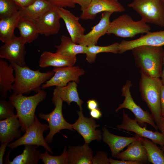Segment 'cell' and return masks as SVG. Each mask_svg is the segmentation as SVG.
<instances>
[{
    "instance_id": "18",
    "label": "cell",
    "mask_w": 164,
    "mask_h": 164,
    "mask_svg": "<svg viewBox=\"0 0 164 164\" xmlns=\"http://www.w3.org/2000/svg\"><path fill=\"white\" fill-rule=\"evenodd\" d=\"M21 125L17 115L15 114L0 121V142L1 143L10 142L21 136Z\"/></svg>"
},
{
    "instance_id": "11",
    "label": "cell",
    "mask_w": 164,
    "mask_h": 164,
    "mask_svg": "<svg viewBox=\"0 0 164 164\" xmlns=\"http://www.w3.org/2000/svg\"><path fill=\"white\" fill-rule=\"evenodd\" d=\"M25 44L19 36H15L5 43L0 48V58L8 60L10 63L19 66H26Z\"/></svg>"
},
{
    "instance_id": "14",
    "label": "cell",
    "mask_w": 164,
    "mask_h": 164,
    "mask_svg": "<svg viewBox=\"0 0 164 164\" xmlns=\"http://www.w3.org/2000/svg\"><path fill=\"white\" fill-rule=\"evenodd\" d=\"M125 10L124 6L118 0H91L88 6L81 10L79 17L84 20H92L101 12H122Z\"/></svg>"
},
{
    "instance_id": "22",
    "label": "cell",
    "mask_w": 164,
    "mask_h": 164,
    "mask_svg": "<svg viewBox=\"0 0 164 164\" xmlns=\"http://www.w3.org/2000/svg\"><path fill=\"white\" fill-rule=\"evenodd\" d=\"M39 146L34 145H25L22 152L16 156L12 161L9 159L11 150L4 157L3 163L8 164H37L40 159L41 151Z\"/></svg>"
},
{
    "instance_id": "17",
    "label": "cell",
    "mask_w": 164,
    "mask_h": 164,
    "mask_svg": "<svg viewBox=\"0 0 164 164\" xmlns=\"http://www.w3.org/2000/svg\"><path fill=\"white\" fill-rule=\"evenodd\" d=\"M110 12H103L101 19L87 33L79 39L77 43L86 46L96 45L99 38L107 34L110 23V17L113 13Z\"/></svg>"
},
{
    "instance_id": "4",
    "label": "cell",
    "mask_w": 164,
    "mask_h": 164,
    "mask_svg": "<svg viewBox=\"0 0 164 164\" xmlns=\"http://www.w3.org/2000/svg\"><path fill=\"white\" fill-rule=\"evenodd\" d=\"M46 92L41 89L32 96H27L23 94H12L9 96V100L16 110L22 132H25L33 124L36 108L46 99Z\"/></svg>"
},
{
    "instance_id": "28",
    "label": "cell",
    "mask_w": 164,
    "mask_h": 164,
    "mask_svg": "<svg viewBox=\"0 0 164 164\" xmlns=\"http://www.w3.org/2000/svg\"><path fill=\"white\" fill-rule=\"evenodd\" d=\"M19 11L9 17L0 19V40L3 43L14 38V31L21 17Z\"/></svg>"
},
{
    "instance_id": "10",
    "label": "cell",
    "mask_w": 164,
    "mask_h": 164,
    "mask_svg": "<svg viewBox=\"0 0 164 164\" xmlns=\"http://www.w3.org/2000/svg\"><path fill=\"white\" fill-rule=\"evenodd\" d=\"M53 75L41 86L42 89L52 86L63 87L70 82L74 81L78 83L79 77L83 75L84 70L77 66L54 67Z\"/></svg>"
},
{
    "instance_id": "2",
    "label": "cell",
    "mask_w": 164,
    "mask_h": 164,
    "mask_svg": "<svg viewBox=\"0 0 164 164\" xmlns=\"http://www.w3.org/2000/svg\"><path fill=\"white\" fill-rule=\"evenodd\" d=\"M131 50L137 68L150 77H161L164 55L162 46H141Z\"/></svg>"
},
{
    "instance_id": "41",
    "label": "cell",
    "mask_w": 164,
    "mask_h": 164,
    "mask_svg": "<svg viewBox=\"0 0 164 164\" xmlns=\"http://www.w3.org/2000/svg\"><path fill=\"white\" fill-rule=\"evenodd\" d=\"M90 114L91 117L97 119H99L102 115V113L98 108L90 110Z\"/></svg>"
},
{
    "instance_id": "19",
    "label": "cell",
    "mask_w": 164,
    "mask_h": 164,
    "mask_svg": "<svg viewBox=\"0 0 164 164\" xmlns=\"http://www.w3.org/2000/svg\"><path fill=\"white\" fill-rule=\"evenodd\" d=\"M76 61V56H69L56 52L53 53L45 51L41 54L38 63L42 68L50 66L59 67L73 66Z\"/></svg>"
},
{
    "instance_id": "29",
    "label": "cell",
    "mask_w": 164,
    "mask_h": 164,
    "mask_svg": "<svg viewBox=\"0 0 164 164\" xmlns=\"http://www.w3.org/2000/svg\"><path fill=\"white\" fill-rule=\"evenodd\" d=\"M53 6L45 0H35L29 5L20 8L19 11L21 16L35 21Z\"/></svg>"
},
{
    "instance_id": "40",
    "label": "cell",
    "mask_w": 164,
    "mask_h": 164,
    "mask_svg": "<svg viewBox=\"0 0 164 164\" xmlns=\"http://www.w3.org/2000/svg\"><path fill=\"white\" fill-rule=\"evenodd\" d=\"M75 4H77L81 7V11L87 8L91 0H72Z\"/></svg>"
},
{
    "instance_id": "35",
    "label": "cell",
    "mask_w": 164,
    "mask_h": 164,
    "mask_svg": "<svg viewBox=\"0 0 164 164\" xmlns=\"http://www.w3.org/2000/svg\"><path fill=\"white\" fill-rule=\"evenodd\" d=\"M15 107L9 100L1 97L0 99V120H4L15 114Z\"/></svg>"
},
{
    "instance_id": "9",
    "label": "cell",
    "mask_w": 164,
    "mask_h": 164,
    "mask_svg": "<svg viewBox=\"0 0 164 164\" xmlns=\"http://www.w3.org/2000/svg\"><path fill=\"white\" fill-rule=\"evenodd\" d=\"M132 84L130 80H128L121 89V95L125 97L124 100L119 104L115 109V112H117L123 108H126L132 112L135 116V120L138 123L143 126L145 123L150 125L155 130L158 128L155 124L151 114L147 110H144L134 101L130 91L131 87Z\"/></svg>"
},
{
    "instance_id": "15",
    "label": "cell",
    "mask_w": 164,
    "mask_h": 164,
    "mask_svg": "<svg viewBox=\"0 0 164 164\" xmlns=\"http://www.w3.org/2000/svg\"><path fill=\"white\" fill-rule=\"evenodd\" d=\"M164 45V30L149 32L139 38L130 41L123 40L119 43L118 53L122 54L125 52L141 46H162Z\"/></svg>"
},
{
    "instance_id": "23",
    "label": "cell",
    "mask_w": 164,
    "mask_h": 164,
    "mask_svg": "<svg viewBox=\"0 0 164 164\" xmlns=\"http://www.w3.org/2000/svg\"><path fill=\"white\" fill-rule=\"evenodd\" d=\"M116 158L120 160L137 161L141 164H145L148 161L146 151L139 136L138 139L128 145L126 149L119 153Z\"/></svg>"
},
{
    "instance_id": "16",
    "label": "cell",
    "mask_w": 164,
    "mask_h": 164,
    "mask_svg": "<svg viewBox=\"0 0 164 164\" xmlns=\"http://www.w3.org/2000/svg\"><path fill=\"white\" fill-rule=\"evenodd\" d=\"M58 7L53 6L34 22L39 34L46 36L57 34L60 28Z\"/></svg>"
},
{
    "instance_id": "25",
    "label": "cell",
    "mask_w": 164,
    "mask_h": 164,
    "mask_svg": "<svg viewBox=\"0 0 164 164\" xmlns=\"http://www.w3.org/2000/svg\"><path fill=\"white\" fill-rule=\"evenodd\" d=\"M14 70L12 64L9 65L3 59H0V94L1 97L5 99L8 92L13 89L15 80Z\"/></svg>"
},
{
    "instance_id": "6",
    "label": "cell",
    "mask_w": 164,
    "mask_h": 164,
    "mask_svg": "<svg viewBox=\"0 0 164 164\" xmlns=\"http://www.w3.org/2000/svg\"><path fill=\"white\" fill-rule=\"evenodd\" d=\"M146 23L164 26V2L162 0H133L127 5Z\"/></svg>"
},
{
    "instance_id": "13",
    "label": "cell",
    "mask_w": 164,
    "mask_h": 164,
    "mask_svg": "<svg viewBox=\"0 0 164 164\" xmlns=\"http://www.w3.org/2000/svg\"><path fill=\"white\" fill-rule=\"evenodd\" d=\"M122 123L117 127L120 129L134 132L138 136L147 138L161 146L164 145V134L159 131H152L147 129L146 126H140L135 119L131 118L123 110Z\"/></svg>"
},
{
    "instance_id": "39",
    "label": "cell",
    "mask_w": 164,
    "mask_h": 164,
    "mask_svg": "<svg viewBox=\"0 0 164 164\" xmlns=\"http://www.w3.org/2000/svg\"><path fill=\"white\" fill-rule=\"evenodd\" d=\"M20 8L27 6L32 3L35 0H12Z\"/></svg>"
},
{
    "instance_id": "44",
    "label": "cell",
    "mask_w": 164,
    "mask_h": 164,
    "mask_svg": "<svg viewBox=\"0 0 164 164\" xmlns=\"http://www.w3.org/2000/svg\"><path fill=\"white\" fill-rule=\"evenodd\" d=\"M161 105L162 117L164 116V85H162L160 91Z\"/></svg>"
},
{
    "instance_id": "33",
    "label": "cell",
    "mask_w": 164,
    "mask_h": 164,
    "mask_svg": "<svg viewBox=\"0 0 164 164\" xmlns=\"http://www.w3.org/2000/svg\"><path fill=\"white\" fill-rule=\"evenodd\" d=\"M41 159L44 164H68V159L67 146H64L62 153L60 155L53 156L50 155L48 151H46L41 153Z\"/></svg>"
},
{
    "instance_id": "34",
    "label": "cell",
    "mask_w": 164,
    "mask_h": 164,
    "mask_svg": "<svg viewBox=\"0 0 164 164\" xmlns=\"http://www.w3.org/2000/svg\"><path fill=\"white\" fill-rule=\"evenodd\" d=\"M20 8L12 0H0V19L10 16Z\"/></svg>"
},
{
    "instance_id": "5",
    "label": "cell",
    "mask_w": 164,
    "mask_h": 164,
    "mask_svg": "<svg viewBox=\"0 0 164 164\" xmlns=\"http://www.w3.org/2000/svg\"><path fill=\"white\" fill-rule=\"evenodd\" d=\"M151 29L150 26L142 20L134 21L130 15L124 14L110 22L107 34L123 38H132L139 34L146 33Z\"/></svg>"
},
{
    "instance_id": "27",
    "label": "cell",
    "mask_w": 164,
    "mask_h": 164,
    "mask_svg": "<svg viewBox=\"0 0 164 164\" xmlns=\"http://www.w3.org/2000/svg\"><path fill=\"white\" fill-rule=\"evenodd\" d=\"M17 28L19 32L20 38L25 44L32 43L39 34L35 22L26 18L21 17Z\"/></svg>"
},
{
    "instance_id": "45",
    "label": "cell",
    "mask_w": 164,
    "mask_h": 164,
    "mask_svg": "<svg viewBox=\"0 0 164 164\" xmlns=\"http://www.w3.org/2000/svg\"><path fill=\"white\" fill-rule=\"evenodd\" d=\"M160 131L161 133L164 134V116L161 119Z\"/></svg>"
},
{
    "instance_id": "46",
    "label": "cell",
    "mask_w": 164,
    "mask_h": 164,
    "mask_svg": "<svg viewBox=\"0 0 164 164\" xmlns=\"http://www.w3.org/2000/svg\"><path fill=\"white\" fill-rule=\"evenodd\" d=\"M163 70H162V74L161 77L162 78L161 80L162 83V85H164V55L163 57Z\"/></svg>"
},
{
    "instance_id": "42",
    "label": "cell",
    "mask_w": 164,
    "mask_h": 164,
    "mask_svg": "<svg viewBox=\"0 0 164 164\" xmlns=\"http://www.w3.org/2000/svg\"><path fill=\"white\" fill-rule=\"evenodd\" d=\"M88 109L91 110L98 108V104L95 99H91L88 100L87 102Z\"/></svg>"
},
{
    "instance_id": "8",
    "label": "cell",
    "mask_w": 164,
    "mask_h": 164,
    "mask_svg": "<svg viewBox=\"0 0 164 164\" xmlns=\"http://www.w3.org/2000/svg\"><path fill=\"white\" fill-rule=\"evenodd\" d=\"M49 129L48 125L41 123L35 115L34 123L26 130L24 135L15 141L9 143L7 147L13 149L22 145H36L43 147L52 154L53 151L43 136L44 132Z\"/></svg>"
},
{
    "instance_id": "12",
    "label": "cell",
    "mask_w": 164,
    "mask_h": 164,
    "mask_svg": "<svg viewBox=\"0 0 164 164\" xmlns=\"http://www.w3.org/2000/svg\"><path fill=\"white\" fill-rule=\"evenodd\" d=\"M77 114L78 118L72 124L73 129L83 137L85 143L89 144L95 140L100 142L102 138V132L100 130L96 129L100 125L97 124L94 118L91 117L89 118L85 117L82 110L78 111Z\"/></svg>"
},
{
    "instance_id": "24",
    "label": "cell",
    "mask_w": 164,
    "mask_h": 164,
    "mask_svg": "<svg viewBox=\"0 0 164 164\" xmlns=\"http://www.w3.org/2000/svg\"><path fill=\"white\" fill-rule=\"evenodd\" d=\"M89 144L81 145H69L67 150L68 164H92L93 151Z\"/></svg>"
},
{
    "instance_id": "37",
    "label": "cell",
    "mask_w": 164,
    "mask_h": 164,
    "mask_svg": "<svg viewBox=\"0 0 164 164\" xmlns=\"http://www.w3.org/2000/svg\"><path fill=\"white\" fill-rule=\"evenodd\" d=\"M93 164H109V159L108 158L106 153L104 152H99L97 154L93 156Z\"/></svg>"
},
{
    "instance_id": "1",
    "label": "cell",
    "mask_w": 164,
    "mask_h": 164,
    "mask_svg": "<svg viewBox=\"0 0 164 164\" xmlns=\"http://www.w3.org/2000/svg\"><path fill=\"white\" fill-rule=\"evenodd\" d=\"M12 64L15 73L12 91L13 94H28L31 91L37 93L41 89L43 84L54 74L53 70L42 72L39 70H32L26 66L22 67L15 64Z\"/></svg>"
},
{
    "instance_id": "38",
    "label": "cell",
    "mask_w": 164,
    "mask_h": 164,
    "mask_svg": "<svg viewBox=\"0 0 164 164\" xmlns=\"http://www.w3.org/2000/svg\"><path fill=\"white\" fill-rule=\"evenodd\" d=\"M110 164H140V163L137 161L121 160H118L113 159L111 158L109 159Z\"/></svg>"
},
{
    "instance_id": "20",
    "label": "cell",
    "mask_w": 164,
    "mask_h": 164,
    "mask_svg": "<svg viewBox=\"0 0 164 164\" xmlns=\"http://www.w3.org/2000/svg\"><path fill=\"white\" fill-rule=\"evenodd\" d=\"M102 139L110 148L111 156L116 158L117 155L126 146L138 139L139 136L126 137L118 136L109 132L105 127L102 128Z\"/></svg>"
},
{
    "instance_id": "36",
    "label": "cell",
    "mask_w": 164,
    "mask_h": 164,
    "mask_svg": "<svg viewBox=\"0 0 164 164\" xmlns=\"http://www.w3.org/2000/svg\"><path fill=\"white\" fill-rule=\"evenodd\" d=\"M53 6L58 7L74 8L75 4L72 0H45Z\"/></svg>"
},
{
    "instance_id": "26",
    "label": "cell",
    "mask_w": 164,
    "mask_h": 164,
    "mask_svg": "<svg viewBox=\"0 0 164 164\" xmlns=\"http://www.w3.org/2000/svg\"><path fill=\"white\" fill-rule=\"evenodd\" d=\"M77 83L74 81L69 82L63 87H56L53 93V95L58 97L69 105L72 102H75L82 110L83 101L79 97L77 90Z\"/></svg>"
},
{
    "instance_id": "7",
    "label": "cell",
    "mask_w": 164,
    "mask_h": 164,
    "mask_svg": "<svg viewBox=\"0 0 164 164\" xmlns=\"http://www.w3.org/2000/svg\"><path fill=\"white\" fill-rule=\"evenodd\" d=\"M52 101L55 108L51 112L47 114L42 113L39 114L40 118L45 120L48 123L50 131L45 138L49 143L52 142L54 135L60 132V130L66 129L73 131V129L72 124L68 122L63 117L62 113L63 100L53 95Z\"/></svg>"
},
{
    "instance_id": "32",
    "label": "cell",
    "mask_w": 164,
    "mask_h": 164,
    "mask_svg": "<svg viewBox=\"0 0 164 164\" xmlns=\"http://www.w3.org/2000/svg\"><path fill=\"white\" fill-rule=\"evenodd\" d=\"M119 44V43L116 42L105 46L97 45L87 46L85 53L86 60L88 62L91 63L95 62L97 55L99 53L104 52L118 53Z\"/></svg>"
},
{
    "instance_id": "31",
    "label": "cell",
    "mask_w": 164,
    "mask_h": 164,
    "mask_svg": "<svg viewBox=\"0 0 164 164\" xmlns=\"http://www.w3.org/2000/svg\"><path fill=\"white\" fill-rule=\"evenodd\" d=\"M139 138L146 151L148 161L153 164H164V153L161 148L147 138Z\"/></svg>"
},
{
    "instance_id": "47",
    "label": "cell",
    "mask_w": 164,
    "mask_h": 164,
    "mask_svg": "<svg viewBox=\"0 0 164 164\" xmlns=\"http://www.w3.org/2000/svg\"><path fill=\"white\" fill-rule=\"evenodd\" d=\"M161 149L164 151V145L161 146Z\"/></svg>"
},
{
    "instance_id": "30",
    "label": "cell",
    "mask_w": 164,
    "mask_h": 164,
    "mask_svg": "<svg viewBox=\"0 0 164 164\" xmlns=\"http://www.w3.org/2000/svg\"><path fill=\"white\" fill-rule=\"evenodd\" d=\"M60 40V44L55 46L56 52L72 57L79 54H85L87 46L74 43L70 37L62 35Z\"/></svg>"
},
{
    "instance_id": "21",
    "label": "cell",
    "mask_w": 164,
    "mask_h": 164,
    "mask_svg": "<svg viewBox=\"0 0 164 164\" xmlns=\"http://www.w3.org/2000/svg\"><path fill=\"white\" fill-rule=\"evenodd\" d=\"M58 12L63 20L70 37L77 43L81 36L84 35L85 29L79 22L80 17L75 16L70 11L64 8L58 7Z\"/></svg>"
},
{
    "instance_id": "48",
    "label": "cell",
    "mask_w": 164,
    "mask_h": 164,
    "mask_svg": "<svg viewBox=\"0 0 164 164\" xmlns=\"http://www.w3.org/2000/svg\"><path fill=\"white\" fill-rule=\"evenodd\" d=\"M164 2V0H162Z\"/></svg>"
},
{
    "instance_id": "3",
    "label": "cell",
    "mask_w": 164,
    "mask_h": 164,
    "mask_svg": "<svg viewBox=\"0 0 164 164\" xmlns=\"http://www.w3.org/2000/svg\"><path fill=\"white\" fill-rule=\"evenodd\" d=\"M139 91L141 97L146 103L151 111L154 121L160 131L162 117L161 101L160 91L162 85L160 78L150 77L140 70Z\"/></svg>"
},
{
    "instance_id": "43",
    "label": "cell",
    "mask_w": 164,
    "mask_h": 164,
    "mask_svg": "<svg viewBox=\"0 0 164 164\" xmlns=\"http://www.w3.org/2000/svg\"><path fill=\"white\" fill-rule=\"evenodd\" d=\"M9 143L5 142L1 143L0 147V164H3L4 155L5 154L6 147Z\"/></svg>"
}]
</instances>
